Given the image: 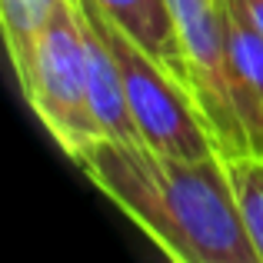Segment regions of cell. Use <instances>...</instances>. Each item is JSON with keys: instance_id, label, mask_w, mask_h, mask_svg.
Returning a JSON list of instances; mask_svg holds the SVG:
<instances>
[{"instance_id": "obj_1", "label": "cell", "mask_w": 263, "mask_h": 263, "mask_svg": "<svg viewBox=\"0 0 263 263\" xmlns=\"http://www.w3.org/2000/svg\"><path fill=\"white\" fill-rule=\"evenodd\" d=\"M73 163L160 247L167 263H260L223 154L174 157L140 140L97 137Z\"/></svg>"}, {"instance_id": "obj_2", "label": "cell", "mask_w": 263, "mask_h": 263, "mask_svg": "<svg viewBox=\"0 0 263 263\" xmlns=\"http://www.w3.org/2000/svg\"><path fill=\"white\" fill-rule=\"evenodd\" d=\"M77 7L87 13V20L97 27L103 44L117 57L127 90V103L134 123L140 130V140L160 154L174 157H210L220 154L213 130L206 123L200 103L193 100L190 87L174 70L160 64L154 53H147L127 30L114 24L100 10L97 0H77Z\"/></svg>"}, {"instance_id": "obj_3", "label": "cell", "mask_w": 263, "mask_h": 263, "mask_svg": "<svg viewBox=\"0 0 263 263\" xmlns=\"http://www.w3.org/2000/svg\"><path fill=\"white\" fill-rule=\"evenodd\" d=\"M13 73L37 120L70 160L84 154L87 143L103 137L90 107L87 44L73 0L57 7L37 44L13 64Z\"/></svg>"}, {"instance_id": "obj_4", "label": "cell", "mask_w": 263, "mask_h": 263, "mask_svg": "<svg viewBox=\"0 0 263 263\" xmlns=\"http://www.w3.org/2000/svg\"><path fill=\"white\" fill-rule=\"evenodd\" d=\"M177 37L190 70V90L213 130L223 157L250 154L230 87V44H227V0H170Z\"/></svg>"}, {"instance_id": "obj_5", "label": "cell", "mask_w": 263, "mask_h": 263, "mask_svg": "<svg viewBox=\"0 0 263 263\" xmlns=\"http://www.w3.org/2000/svg\"><path fill=\"white\" fill-rule=\"evenodd\" d=\"M230 87L250 154H263V33L250 24L237 0H227Z\"/></svg>"}, {"instance_id": "obj_6", "label": "cell", "mask_w": 263, "mask_h": 263, "mask_svg": "<svg viewBox=\"0 0 263 263\" xmlns=\"http://www.w3.org/2000/svg\"><path fill=\"white\" fill-rule=\"evenodd\" d=\"M97 4L120 30H127L143 50L154 53L167 70H174L190 87V70H186V57L177 37L170 0H97Z\"/></svg>"}, {"instance_id": "obj_7", "label": "cell", "mask_w": 263, "mask_h": 263, "mask_svg": "<svg viewBox=\"0 0 263 263\" xmlns=\"http://www.w3.org/2000/svg\"><path fill=\"white\" fill-rule=\"evenodd\" d=\"M223 160L250 247L257 253V260L263 263V154H237V157H223Z\"/></svg>"}, {"instance_id": "obj_8", "label": "cell", "mask_w": 263, "mask_h": 263, "mask_svg": "<svg viewBox=\"0 0 263 263\" xmlns=\"http://www.w3.org/2000/svg\"><path fill=\"white\" fill-rule=\"evenodd\" d=\"M60 4L64 0H0V24H4L10 64H17L37 44V37L47 30Z\"/></svg>"}, {"instance_id": "obj_9", "label": "cell", "mask_w": 263, "mask_h": 263, "mask_svg": "<svg viewBox=\"0 0 263 263\" xmlns=\"http://www.w3.org/2000/svg\"><path fill=\"white\" fill-rule=\"evenodd\" d=\"M237 4L243 7V13L250 17V24L263 33V0H237Z\"/></svg>"}]
</instances>
